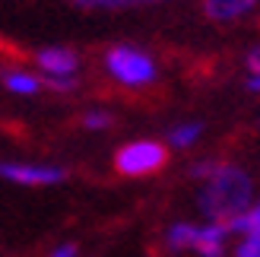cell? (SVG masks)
Wrapping results in <instances>:
<instances>
[{
    "instance_id": "1",
    "label": "cell",
    "mask_w": 260,
    "mask_h": 257,
    "mask_svg": "<svg viewBox=\"0 0 260 257\" xmlns=\"http://www.w3.org/2000/svg\"><path fill=\"white\" fill-rule=\"evenodd\" d=\"M257 194H260V187L248 165L232 162V159H213L206 178L197 181L193 203H197L200 219L232 226L254 207Z\"/></svg>"
},
{
    "instance_id": "2",
    "label": "cell",
    "mask_w": 260,
    "mask_h": 257,
    "mask_svg": "<svg viewBox=\"0 0 260 257\" xmlns=\"http://www.w3.org/2000/svg\"><path fill=\"white\" fill-rule=\"evenodd\" d=\"M102 73L124 92H143L159 83V60L152 51L134 42H114L102 51Z\"/></svg>"
},
{
    "instance_id": "3",
    "label": "cell",
    "mask_w": 260,
    "mask_h": 257,
    "mask_svg": "<svg viewBox=\"0 0 260 257\" xmlns=\"http://www.w3.org/2000/svg\"><path fill=\"white\" fill-rule=\"evenodd\" d=\"M168 149L165 140H155V137H134L121 143L111 156V169L114 175L130 178V181H140V178H152L159 175L165 165H168Z\"/></svg>"
},
{
    "instance_id": "4",
    "label": "cell",
    "mask_w": 260,
    "mask_h": 257,
    "mask_svg": "<svg viewBox=\"0 0 260 257\" xmlns=\"http://www.w3.org/2000/svg\"><path fill=\"white\" fill-rule=\"evenodd\" d=\"M32 67L42 73V80L54 92H73L80 86L83 57L70 45H42L32 51Z\"/></svg>"
},
{
    "instance_id": "5",
    "label": "cell",
    "mask_w": 260,
    "mask_h": 257,
    "mask_svg": "<svg viewBox=\"0 0 260 257\" xmlns=\"http://www.w3.org/2000/svg\"><path fill=\"white\" fill-rule=\"evenodd\" d=\"M0 178L13 187L25 190H48L67 181V169L54 162H32V159H4L0 162Z\"/></svg>"
},
{
    "instance_id": "6",
    "label": "cell",
    "mask_w": 260,
    "mask_h": 257,
    "mask_svg": "<svg viewBox=\"0 0 260 257\" xmlns=\"http://www.w3.org/2000/svg\"><path fill=\"white\" fill-rule=\"evenodd\" d=\"M232 245H235V232L225 222H197V238H193V257H232Z\"/></svg>"
},
{
    "instance_id": "7",
    "label": "cell",
    "mask_w": 260,
    "mask_h": 257,
    "mask_svg": "<svg viewBox=\"0 0 260 257\" xmlns=\"http://www.w3.org/2000/svg\"><path fill=\"white\" fill-rule=\"evenodd\" d=\"M0 86H4V92L13 95V99H35L45 92V80L42 73H38L32 63H4V70H0Z\"/></svg>"
},
{
    "instance_id": "8",
    "label": "cell",
    "mask_w": 260,
    "mask_h": 257,
    "mask_svg": "<svg viewBox=\"0 0 260 257\" xmlns=\"http://www.w3.org/2000/svg\"><path fill=\"white\" fill-rule=\"evenodd\" d=\"M203 16L216 25H232L260 10V0H200Z\"/></svg>"
},
{
    "instance_id": "9",
    "label": "cell",
    "mask_w": 260,
    "mask_h": 257,
    "mask_svg": "<svg viewBox=\"0 0 260 257\" xmlns=\"http://www.w3.org/2000/svg\"><path fill=\"white\" fill-rule=\"evenodd\" d=\"M203 131H206V127L197 118L175 121V124L165 127V146L172 152H193L200 146V140H203Z\"/></svg>"
},
{
    "instance_id": "10",
    "label": "cell",
    "mask_w": 260,
    "mask_h": 257,
    "mask_svg": "<svg viewBox=\"0 0 260 257\" xmlns=\"http://www.w3.org/2000/svg\"><path fill=\"white\" fill-rule=\"evenodd\" d=\"M197 222L200 219H175L162 229V245L168 254H190L193 238H197Z\"/></svg>"
},
{
    "instance_id": "11",
    "label": "cell",
    "mask_w": 260,
    "mask_h": 257,
    "mask_svg": "<svg viewBox=\"0 0 260 257\" xmlns=\"http://www.w3.org/2000/svg\"><path fill=\"white\" fill-rule=\"evenodd\" d=\"M76 10L86 13H121V10H137V7H152L165 4V0H70Z\"/></svg>"
},
{
    "instance_id": "12",
    "label": "cell",
    "mask_w": 260,
    "mask_h": 257,
    "mask_svg": "<svg viewBox=\"0 0 260 257\" xmlns=\"http://www.w3.org/2000/svg\"><path fill=\"white\" fill-rule=\"evenodd\" d=\"M241 70H244V89H248L251 95H260V42L244 51Z\"/></svg>"
},
{
    "instance_id": "13",
    "label": "cell",
    "mask_w": 260,
    "mask_h": 257,
    "mask_svg": "<svg viewBox=\"0 0 260 257\" xmlns=\"http://www.w3.org/2000/svg\"><path fill=\"white\" fill-rule=\"evenodd\" d=\"M80 124H83V131H89V134H105V131H111V124H114V111L102 108V105H92V108H86L80 114Z\"/></svg>"
},
{
    "instance_id": "14",
    "label": "cell",
    "mask_w": 260,
    "mask_h": 257,
    "mask_svg": "<svg viewBox=\"0 0 260 257\" xmlns=\"http://www.w3.org/2000/svg\"><path fill=\"white\" fill-rule=\"evenodd\" d=\"M232 257H260V229L235 235V245H232Z\"/></svg>"
},
{
    "instance_id": "15",
    "label": "cell",
    "mask_w": 260,
    "mask_h": 257,
    "mask_svg": "<svg viewBox=\"0 0 260 257\" xmlns=\"http://www.w3.org/2000/svg\"><path fill=\"white\" fill-rule=\"evenodd\" d=\"M254 229H260V194H257V200H254V207L244 213L238 222H232V232H235V235H241V232H254Z\"/></svg>"
},
{
    "instance_id": "16",
    "label": "cell",
    "mask_w": 260,
    "mask_h": 257,
    "mask_svg": "<svg viewBox=\"0 0 260 257\" xmlns=\"http://www.w3.org/2000/svg\"><path fill=\"white\" fill-rule=\"evenodd\" d=\"M48 257H83V251L76 241H60V245H54L48 251Z\"/></svg>"
}]
</instances>
